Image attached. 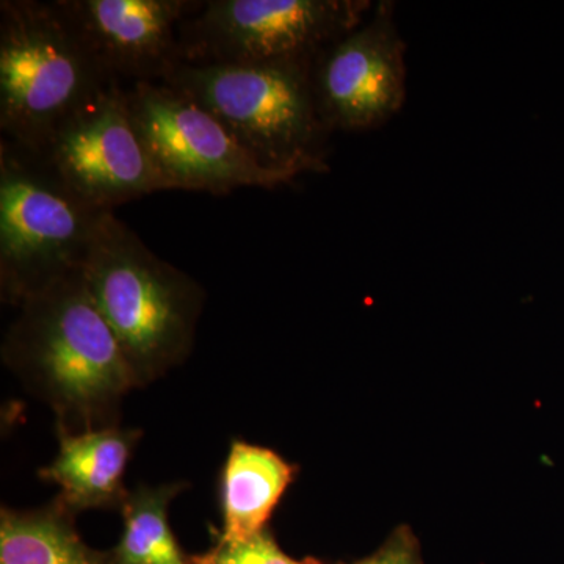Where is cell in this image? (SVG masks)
<instances>
[{
  "mask_svg": "<svg viewBox=\"0 0 564 564\" xmlns=\"http://www.w3.org/2000/svg\"><path fill=\"white\" fill-rule=\"evenodd\" d=\"M18 310L2 359L54 410L57 430L82 433L115 425L122 397L137 381L82 270L33 293Z\"/></svg>",
  "mask_w": 564,
  "mask_h": 564,
  "instance_id": "cell-1",
  "label": "cell"
},
{
  "mask_svg": "<svg viewBox=\"0 0 564 564\" xmlns=\"http://www.w3.org/2000/svg\"><path fill=\"white\" fill-rule=\"evenodd\" d=\"M82 273L137 386L152 383L187 359L206 293L154 254L115 212L104 217Z\"/></svg>",
  "mask_w": 564,
  "mask_h": 564,
  "instance_id": "cell-2",
  "label": "cell"
},
{
  "mask_svg": "<svg viewBox=\"0 0 564 564\" xmlns=\"http://www.w3.org/2000/svg\"><path fill=\"white\" fill-rule=\"evenodd\" d=\"M313 63L182 62L163 82L209 110L263 169L296 180L329 172L326 144L333 132L315 98Z\"/></svg>",
  "mask_w": 564,
  "mask_h": 564,
  "instance_id": "cell-3",
  "label": "cell"
},
{
  "mask_svg": "<svg viewBox=\"0 0 564 564\" xmlns=\"http://www.w3.org/2000/svg\"><path fill=\"white\" fill-rule=\"evenodd\" d=\"M110 84L57 0L0 2V140L39 152Z\"/></svg>",
  "mask_w": 564,
  "mask_h": 564,
  "instance_id": "cell-4",
  "label": "cell"
},
{
  "mask_svg": "<svg viewBox=\"0 0 564 564\" xmlns=\"http://www.w3.org/2000/svg\"><path fill=\"white\" fill-rule=\"evenodd\" d=\"M109 212L91 206L40 161L0 140V292L20 306L84 269Z\"/></svg>",
  "mask_w": 564,
  "mask_h": 564,
  "instance_id": "cell-5",
  "label": "cell"
},
{
  "mask_svg": "<svg viewBox=\"0 0 564 564\" xmlns=\"http://www.w3.org/2000/svg\"><path fill=\"white\" fill-rule=\"evenodd\" d=\"M372 9L370 0H203L182 24V61H315L325 47L359 28Z\"/></svg>",
  "mask_w": 564,
  "mask_h": 564,
  "instance_id": "cell-6",
  "label": "cell"
},
{
  "mask_svg": "<svg viewBox=\"0 0 564 564\" xmlns=\"http://www.w3.org/2000/svg\"><path fill=\"white\" fill-rule=\"evenodd\" d=\"M137 135L170 191L220 196L237 188H273L295 181L263 169L231 132L187 93L165 82L126 88Z\"/></svg>",
  "mask_w": 564,
  "mask_h": 564,
  "instance_id": "cell-7",
  "label": "cell"
},
{
  "mask_svg": "<svg viewBox=\"0 0 564 564\" xmlns=\"http://www.w3.org/2000/svg\"><path fill=\"white\" fill-rule=\"evenodd\" d=\"M33 154L69 191L101 210L170 191L137 135L126 88L118 84L74 111Z\"/></svg>",
  "mask_w": 564,
  "mask_h": 564,
  "instance_id": "cell-8",
  "label": "cell"
},
{
  "mask_svg": "<svg viewBox=\"0 0 564 564\" xmlns=\"http://www.w3.org/2000/svg\"><path fill=\"white\" fill-rule=\"evenodd\" d=\"M393 10L395 3L381 0L359 28L315 57V98L332 132L373 131L402 110L406 44Z\"/></svg>",
  "mask_w": 564,
  "mask_h": 564,
  "instance_id": "cell-9",
  "label": "cell"
},
{
  "mask_svg": "<svg viewBox=\"0 0 564 564\" xmlns=\"http://www.w3.org/2000/svg\"><path fill=\"white\" fill-rule=\"evenodd\" d=\"M106 76L129 88L182 62L181 28L203 0H57Z\"/></svg>",
  "mask_w": 564,
  "mask_h": 564,
  "instance_id": "cell-10",
  "label": "cell"
},
{
  "mask_svg": "<svg viewBox=\"0 0 564 564\" xmlns=\"http://www.w3.org/2000/svg\"><path fill=\"white\" fill-rule=\"evenodd\" d=\"M58 454L40 470L43 480L61 486L55 502L76 514L91 508H120L128 497L126 467L141 437L140 430L118 425L90 432L57 430Z\"/></svg>",
  "mask_w": 564,
  "mask_h": 564,
  "instance_id": "cell-11",
  "label": "cell"
},
{
  "mask_svg": "<svg viewBox=\"0 0 564 564\" xmlns=\"http://www.w3.org/2000/svg\"><path fill=\"white\" fill-rule=\"evenodd\" d=\"M293 475L292 464L270 448L234 441L221 474V540H247L265 530Z\"/></svg>",
  "mask_w": 564,
  "mask_h": 564,
  "instance_id": "cell-12",
  "label": "cell"
},
{
  "mask_svg": "<svg viewBox=\"0 0 564 564\" xmlns=\"http://www.w3.org/2000/svg\"><path fill=\"white\" fill-rule=\"evenodd\" d=\"M0 564H111V556L88 547L74 513L54 502L35 511L2 508Z\"/></svg>",
  "mask_w": 564,
  "mask_h": 564,
  "instance_id": "cell-13",
  "label": "cell"
},
{
  "mask_svg": "<svg viewBox=\"0 0 564 564\" xmlns=\"http://www.w3.org/2000/svg\"><path fill=\"white\" fill-rule=\"evenodd\" d=\"M184 484L140 486L121 507L124 530L110 552L111 564H192L177 544L169 508Z\"/></svg>",
  "mask_w": 564,
  "mask_h": 564,
  "instance_id": "cell-14",
  "label": "cell"
},
{
  "mask_svg": "<svg viewBox=\"0 0 564 564\" xmlns=\"http://www.w3.org/2000/svg\"><path fill=\"white\" fill-rule=\"evenodd\" d=\"M192 564H304L285 555L269 527L247 540L218 543L204 555L192 558Z\"/></svg>",
  "mask_w": 564,
  "mask_h": 564,
  "instance_id": "cell-15",
  "label": "cell"
},
{
  "mask_svg": "<svg viewBox=\"0 0 564 564\" xmlns=\"http://www.w3.org/2000/svg\"><path fill=\"white\" fill-rule=\"evenodd\" d=\"M304 564L323 563L306 558ZM350 564H423L421 544L411 527L400 525L372 555Z\"/></svg>",
  "mask_w": 564,
  "mask_h": 564,
  "instance_id": "cell-16",
  "label": "cell"
}]
</instances>
